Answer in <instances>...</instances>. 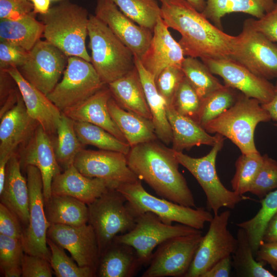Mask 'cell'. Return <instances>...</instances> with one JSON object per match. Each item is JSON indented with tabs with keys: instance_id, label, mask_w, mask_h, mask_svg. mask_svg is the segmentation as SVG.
Listing matches in <instances>:
<instances>
[{
	"instance_id": "cell-1",
	"label": "cell",
	"mask_w": 277,
	"mask_h": 277,
	"mask_svg": "<svg viewBox=\"0 0 277 277\" xmlns=\"http://www.w3.org/2000/svg\"><path fill=\"white\" fill-rule=\"evenodd\" d=\"M161 16L169 28L179 32V43L185 56L195 58H231L236 36L211 23L186 0L161 3Z\"/></svg>"
},
{
	"instance_id": "cell-2",
	"label": "cell",
	"mask_w": 277,
	"mask_h": 277,
	"mask_svg": "<svg viewBox=\"0 0 277 277\" xmlns=\"http://www.w3.org/2000/svg\"><path fill=\"white\" fill-rule=\"evenodd\" d=\"M126 157L131 170L158 195L180 205L196 207L172 148L156 140L150 141L131 147Z\"/></svg>"
},
{
	"instance_id": "cell-3",
	"label": "cell",
	"mask_w": 277,
	"mask_h": 277,
	"mask_svg": "<svg viewBox=\"0 0 277 277\" xmlns=\"http://www.w3.org/2000/svg\"><path fill=\"white\" fill-rule=\"evenodd\" d=\"M44 27L43 36L66 56L91 62L86 46L89 14L84 7L69 0H62L48 12L39 15Z\"/></svg>"
},
{
	"instance_id": "cell-4",
	"label": "cell",
	"mask_w": 277,
	"mask_h": 277,
	"mask_svg": "<svg viewBox=\"0 0 277 277\" xmlns=\"http://www.w3.org/2000/svg\"><path fill=\"white\" fill-rule=\"evenodd\" d=\"M271 120L259 101L241 92L231 107L203 127L209 133H218L228 138L242 154H247L259 152L254 140L257 125Z\"/></svg>"
},
{
	"instance_id": "cell-5",
	"label": "cell",
	"mask_w": 277,
	"mask_h": 277,
	"mask_svg": "<svg viewBox=\"0 0 277 277\" xmlns=\"http://www.w3.org/2000/svg\"><path fill=\"white\" fill-rule=\"evenodd\" d=\"M91 63L105 85L123 77L135 67L134 55L95 15L88 27Z\"/></svg>"
},
{
	"instance_id": "cell-6",
	"label": "cell",
	"mask_w": 277,
	"mask_h": 277,
	"mask_svg": "<svg viewBox=\"0 0 277 277\" xmlns=\"http://www.w3.org/2000/svg\"><path fill=\"white\" fill-rule=\"evenodd\" d=\"M116 189L126 200V205L135 218L146 212L155 214L163 223L174 222L201 230L213 219L204 208L195 209L180 205L164 198L156 197L143 187L141 180L118 185Z\"/></svg>"
},
{
	"instance_id": "cell-7",
	"label": "cell",
	"mask_w": 277,
	"mask_h": 277,
	"mask_svg": "<svg viewBox=\"0 0 277 277\" xmlns=\"http://www.w3.org/2000/svg\"><path fill=\"white\" fill-rule=\"evenodd\" d=\"M88 208V223L95 232L101 257L117 235L134 228L136 218L127 207L125 197L114 188L108 190Z\"/></svg>"
},
{
	"instance_id": "cell-8",
	"label": "cell",
	"mask_w": 277,
	"mask_h": 277,
	"mask_svg": "<svg viewBox=\"0 0 277 277\" xmlns=\"http://www.w3.org/2000/svg\"><path fill=\"white\" fill-rule=\"evenodd\" d=\"M225 137L219 134V137L210 151L205 156L195 158L183 152L174 151L179 164L185 167L195 178L207 198L208 210L213 215L217 214L220 209L226 207L233 209L241 201L245 199L233 191L227 189L220 180L215 168L218 152L224 145Z\"/></svg>"
},
{
	"instance_id": "cell-9",
	"label": "cell",
	"mask_w": 277,
	"mask_h": 277,
	"mask_svg": "<svg viewBox=\"0 0 277 277\" xmlns=\"http://www.w3.org/2000/svg\"><path fill=\"white\" fill-rule=\"evenodd\" d=\"M105 85L91 62L70 56L62 79L47 96L62 112L83 102Z\"/></svg>"
},
{
	"instance_id": "cell-10",
	"label": "cell",
	"mask_w": 277,
	"mask_h": 277,
	"mask_svg": "<svg viewBox=\"0 0 277 277\" xmlns=\"http://www.w3.org/2000/svg\"><path fill=\"white\" fill-rule=\"evenodd\" d=\"M183 225L163 223L155 214L146 212L136 217L135 225L130 231L117 235L113 242L133 247L142 264L149 262L154 249L170 239L201 232Z\"/></svg>"
},
{
	"instance_id": "cell-11",
	"label": "cell",
	"mask_w": 277,
	"mask_h": 277,
	"mask_svg": "<svg viewBox=\"0 0 277 277\" xmlns=\"http://www.w3.org/2000/svg\"><path fill=\"white\" fill-rule=\"evenodd\" d=\"M231 58L259 76L277 78V44L254 29L248 19L236 36Z\"/></svg>"
},
{
	"instance_id": "cell-12",
	"label": "cell",
	"mask_w": 277,
	"mask_h": 277,
	"mask_svg": "<svg viewBox=\"0 0 277 277\" xmlns=\"http://www.w3.org/2000/svg\"><path fill=\"white\" fill-rule=\"evenodd\" d=\"M29 190V223L22 242L25 253L42 256L49 262L50 250L47 243L50 225L45 210L43 183L39 170L32 165L25 169Z\"/></svg>"
},
{
	"instance_id": "cell-13",
	"label": "cell",
	"mask_w": 277,
	"mask_h": 277,
	"mask_svg": "<svg viewBox=\"0 0 277 277\" xmlns=\"http://www.w3.org/2000/svg\"><path fill=\"white\" fill-rule=\"evenodd\" d=\"M202 233L174 237L160 244L142 276H185L203 238Z\"/></svg>"
},
{
	"instance_id": "cell-14",
	"label": "cell",
	"mask_w": 277,
	"mask_h": 277,
	"mask_svg": "<svg viewBox=\"0 0 277 277\" xmlns=\"http://www.w3.org/2000/svg\"><path fill=\"white\" fill-rule=\"evenodd\" d=\"M68 58L56 47L40 39L28 52L25 62L18 69L29 83L47 95L63 74Z\"/></svg>"
},
{
	"instance_id": "cell-15",
	"label": "cell",
	"mask_w": 277,
	"mask_h": 277,
	"mask_svg": "<svg viewBox=\"0 0 277 277\" xmlns=\"http://www.w3.org/2000/svg\"><path fill=\"white\" fill-rule=\"evenodd\" d=\"M230 216L229 210L213 215L185 277H201L215 263L234 252L238 241L227 228Z\"/></svg>"
},
{
	"instance_id": "cell-16",
	"label": "cell",
	"mask_w": 277,
	"mask_h": 277,
	"mask_svg": "<svg viewBox=\"0 0 277 277\" xmlns=\"http://www.w3.org/2000/svg\"><path fill=\"white\" fill-rule=\"evenodd\" d=\"M73 165L85 176L102 179L115 189L139 180L128 166L126 155L120 152L84 148L76 156Z\"/></svg>"
},
{
	"instance_id": "cell-17",
	"label": "cell",
	"mask_w": 277,
	"mask_h": 277,
	"mask_svg": "<svg viewBox=\"0 0 277 277\" xmlns=\"http://www.w3.org/2000/svg\"><path fill=\"white\" fill-rule=\"evenodd\" d=\"M211 72L221 76L225 85L255 98L261 104L269 102L274 93V85L259 76L232 58L202 59Z\"/></svg>"
},
{
	"instance_id": "cell-18",
	"label": "cell",
	"mask_w": 277,
	"mask_h": 277,
	"mask_svg": "<svg viewBox=\"0 0 277 277\" xmlns=\"http://www.w3.org/2000/svg\"><path fill=\"white\" fill-rule=\"evenodd\" d=\"M47 238L69 252L81 267H89L96 270L100 259L96 236L93 227L88 223L72 226L50 224Z\"/></svg>"
},
{
	"instance_id": "cell-19",
	"label": "cell",
	"mask_w": 277,
	"mask_h": 277,
	"mask_svg": "<svg viewBox=\"0 0 277 277\" xmlns=\"http://www.w3.org/2000/svg\"><path fill=\"white\" fill-rule=\"evenodd\" d=\"M94 15L134 55L138 58L143 55L150 45L153 31L136 24L109 0H97Z\"/></svg>"
},
{
	"instance_id": "cell-20",
	"label": "cell",
	"mask_w": 277,
	"mask_h": 277,
	"mask_svg": "<svg viewBox=\"0 0 277 277\" xmlns=\"http://www.w3.org/2000/svg\"><path fill=\"white\" fill-rule=\"evenodd\" d=\"M18 157L21 169L25 170L27 166L32 165L39 170L44 203L47 202L51 195L52 180L61 172V168L56 160L53 142L41 126H37L30 139L23 146Z\"/></svg>"
},
{
	"instance_id": "cell-21",
	"label": "cell",
	"mask_w": 277,
	"mask_h": 277,
	"mask_svg": "<svg viewBox=\"0 0 277 277\" xmlns=\"http://www.w3.org/2000/svg\"><path fill=\"white\" fill-rule=\"evenodd\" d=\"M168 28L162 17H160L153 29L150 45L139 58L144 67L154 79L168 67H182L185 57L181 45L172 37Z\"/></svg>"
},
{
	"instance_id": "cell-22",
	"label": "cell",
	"mask_w": 277,
	"mask_h": 277,
	"mask_svg": "<svg viewBox=\"0 0 277 277\" xmlns=\"http://www.w3.org/2000/svg\"><path fill=\"white\" fill-rule=\"evenodd\" d=\"M38 125L27 112L19 92L16 103L1 117L0 159L11 157L18 146L25 145Z\"/></svg>"
},
{
	"instance_id": "cell-23",
	"label": "cell",
	"mask_w": 277,
	"mask_h": 277,
	"mask_svg": "<svg viewBox=\"0 0 277 277\" xmlns=\"http://www.w3.org/2000/svg\"><path fill=\"white\" fill-rule=\"evenodd\" d=\"M6 70L14 81L29 115L51 137L56 134L62 112L46 95L29 83L18 68L10 67Z\"/></svg>"
},
{
	"instance_id": "cell-24",
	"label": "cell",
	"mask_w": 277,
	"mask_h": 277,
	"mask_svg": "<svg viewBox=\"0 0 277 277\" xmlns=\"http://www.w3.org/2000/svg\"><path fill=\"white\" fill-rule=\"evenodd\" d=\"M111 188H114L102 179L85 176L73 164L53 178L51 192L73 197L88 205Z\"/></svg>"
},
{
	"instance_id": "cell-25",
	"label": "cell",
	"mask_w": 277,
	"mask_h": 277,
	"mask_svg": "<svg viewBox=\"0 0 277 277\" xmlns=\"http://www.w3.org/2000/svg\"><path fill=\"white\" fill-rule=\"evenodd\" d=\"M105 85L83 102L62 112L74 121L89 123L102 127L127 143L110 113L108 102L112 95L108 86Z\"/></svg>"
},
{
	"instance_id": "cell-26",
	"label": "cell",
	"mask_w": 277,
	"mask_h": 277,
	"mask_svg": "<svg viewBox=\"0 0 277 277\" xmlns=\"http://www.w3.org/2000/svg\"><path fill=\"white\" fill-rule=\"evenodd\" d=\"M1 203L13 211L26 227L29 223V190L27 180L21 172L18 155L14 153L6 168L3 189L0 192Z\"/></svg>"
},
{
	"instance_id": "cell-27",
	"label": "cell",
	"mask_w": 277,
	"mask_h": 277,
	"mask_svg": "<svg viewBox=\"0 0 277 277\" xmlns=\"http://www.w3.org/2000/svg\"><path fill=\"white\" fill-rule=\"evenodd\" d=\"M167 117L172 132V148L182 152L202 145L213 146L217 141L219 134L213 136L193 120L177 112L171 105H166Z\"/></svg>"
},
{
	"instance_id": "cell-28",
	"label": "cell",
	"mask_w": 277,
	"mask_h": 277,
	"mask_svg": "<svg viewBox=\"0 0 277 277\" xmlns=\"http://www.w3.org/2000/svg\"><path fill=\"white\" fill-rule=\"evenodd\" d=\"M134 57L157 138L168 145L172 143V132L167 117L166 101L158 91L153 75L144 67L137 56Z\"/></svg>"
},
{
	"instance_id": "cell-29",
	"label": "cell",
	"mask_w": 277,
	"mask_h": 277,
	"mask_svg": "<svg viewBox=\"0 0 277 277\" xmlns=\"http://www.w3.org/2000/svg\"><path fill=\"white\" fill-rule=\"evenodd\" d=\"M142 265L133 247L113 242L101 255L96 274L100 277H131Z\"/></svg>"
},
{
	"instance_id": "cell-30",
	"label": "cell",
	"mask_w": 277,
	"mask_h": 277,
	"mask_svg": "<svg viewBox=\"0 0 277 277\" xmlns=\"http://www.w3.org/2000/svg\"><path fill=\"white\" fill-rule=\"evenodd\" d=\"M107 85L112 96L123 108L152 121L136 67L123 77Z\"/></svg>"
},
{
	"instance_id": "cell-31",
	"label": "cell",
	"mask_w": 277,
	"mask_h": 277,
	"mask_svg": "<svg viewBox=\"0 0 277 277\" xmlns=\"http://www.w3.org/2000/svg\"><path fill=\"white\" fill-rule=\"evenodd\" d=\"M108 108L113 120L131 147L157 138L151 120L123 108L112 96L108 102Z\"/></svg>"
},
{
	"instance_id": "cell-32",
	"label": "cell",
	"mask_w": 277,
	"mask_h": 277,
	"mask_svg": "<svg viewBox=\"0 0 277 277\" xmlns=\"http://www.w3.org/2000/svg\"><path fill=\"white\" fill-rule=\"evenodd\" d=\"M202 13L217 28L223 30L222 18L228 14L241 12L259 19L274 8L275 0H205Z\"/></svg>"
},
{
	"instance_id": "cell-33",
	"label": "cell",
	"mask_w": 277,
	"mask_h": 277,
	"mask_svg": "<svg viewBox=\"0 0 277 277\" xmlns=\"http://www.w3.org/2000/svg\"><path fill=\"white\" fill-rule=\"evenodd\" d=\"M33 11L17 19H0V41L19 46L29 51L40 40L44 25Z\"/></svg>"
},
{
	"instance_id": "cell-34",
	"label": "cell",
	"mask_w": 277,
	"mask_h": 277,
	"mask_svg": "<svg viewBox=\"0 0 277 277\" xmlns=\"http://www.w3.org/2000/svg\"><path fill=\"white\" fill-rule=\"evenodd\" d=\"M44 205L46 218L50 224L80 226L88 223V205L76 198L51 195Z\"/></svg>"
},
{
	"instance_id": "cell-35",
	"label": "cell",
	"mask_w": 277,
	"mask_h": 277,
	"mask_svg": "<svg viewBox=\"0 0 277 277\" xmlns=\"http://www.w3.org/2000/svg\"><path fill=\"white\" fill-rule=\"evenodd\" d=\"M54 148L56 160L61 168L65 170L73 164L77 154L84 148L74 128L73 120L62 112L58 123Z\"/></svg>"
},
{
	"instance_id": "cell-36",
	"label": "cell",
	"mask_w": 277,
	"mask_h": 277,
	"mask_svg": "<svg viewBox=\"0 0 277 277\" xmlns=\"http://www.w3.org/2000/svg\"><path fill=\"white\" fill-rule=\"evenodd\" d=\"M238 244L232 254V265L239 276L274 277L275 275L264 268V262L254 259L248 235L244 229L240 228L237 231Z\"/></svg>"
},
{
	"instance_id": "cell-37",
	"label": "cell",
	"mask_w": 277,
	"mask_h": 277,
	"mask_svg": "<svg viewBox=\"0 0 277 277\" xmlns=\"http://www.w3.org/2000/svg\"><path fill=\"white\" fill-rule=\"evenodd\" d=\"M261 204V208L255 216L248 221L236 224L246 232L255 256L263 242V235L268 223L277 212V189L262 199Z\"/></svg>"
},
{
	"instance_id": "cell-38",
	"label": "cell",
	"mask_w": 277,
	"mask_h": 277,
	"mask_svg": "<svg viewBox=\"0 0 277 277\" xmlns=\"http://www.w3.org/2000/svg\"><path fill=\"white\" fill-rule=\"evenodd\" d=\"M74 122L76 134L84 146L92 145L101 150L120 152L126 155L129 152L131 147L127 143L103 128L89 123Z\"/></svg>"
},
{
	"instance_id": "cell-39",
	"label": "cell",
	"mask_w": 277,
	"mask_h": 277,
	"mask_svg": "<svg viewBox=\"0 0 277 277\" xmlns=\"http://www.w3.org/2000/svg\"><path fill=\"white\" fill-rule=\"evenodd\" d=\"M182 69L185 77L201 99L223 86L208 67L197 58L185 57Z\"/></svg>"
},
{
	"instance_id": "cell-40",
	"label": "cell",
	"mask_w": 277,
	"mask_h": 277,
	"mask_svg": "<svg viewBox=\"0 0 277 277\" xmlns=\"http://www.w3.org/2000/svg\"><path fill=\"white\" fill-rule=\"evenodd\" d=\"M122 12L138 25L153 31L161 17V6L156 0H109Z\"/></svg>"
},
{
	"instance_id": "cell-41",
	"label": "cell",
	"mask_w": 277,
	"mask_h": 277,
	"mask_svg": "<svg viewBox=\"0 0 277 277\" xmlns=\"http://www.w3.org/2000/svg\"><path fill=\"white\" fill-rule=\"evenodd\" d=\"M235 89L225 85L202 99L197 123L202 127L231 107L239 96Z\"/></svg>"
},
{
	"instance_id": "cell-42",
	"label": "cell",
	"mask_w": 277,
	"mask_h": 277,
	"mask_svg": "<svg viewBox=\"0 0 277 277\" xmlns=\"http://www.w3.org/2000/svg\"><path fill=\"white\" fill-rule=\"evenodd\" d=\"M263 160L259 152L242 153L235 162V173L231 181L232 191L240 195L249 192Z\"/></svg>"
},
{
	"instance_id": "cell-43",
	"label": "cell",
	"mask_w": 277,
	"mask_h": 277,
	"mask_svg": "<svg viewBox=\"0 0 277 277\" xmlns=\"http://www.w3.org/2000/svg\"><path fill=\"white\" fill-rule=\"evenodd\" d=\"M50 250V264L57 277H92L96 276V270L89 267H81L64 249L47 238Z\"/></svg>"
},
{
	"instance_id": "cell-44",
	"label": "cell",
	"mask_w": 277,
	"mask_h": 277,
	"mask_svg": "<svg viewBox=\"0 0 277 277\" xmlns=\"http://www.w3.org/2000/svg\"><path fill=\"white\" fill-rule=\"evenodd\" d=\"M202 99L185 77L178 87L171 106L181 114L197 122Z\"/></svg>"
},
{
	"instance_id": "cell-45",
	"label": "cell",
	"mask_w": 277,
	"mask_h": 277,
	"mask_svg": "<svg viewBox=\"0 0 277 277\" xmlns=\"http://www.w3.org/2000/svg\"><path fill=\"white\" fill-rule=\"evenodd\" d=\"M263 156L262 164L249 191L261 199L277 189V161L266 154Z\"/></svg>"
},
{
	"instance_id": "cell-46",
	"label": "cell",
	"mask_w": 277,
	"mask_h": 277,
	"mask_svg": "<svg viewBox=\"0 0 277 277\" xmlns=\"http://www.w3.org/2000/svg\"><path fill=\"white\" fill-rule=\"evenodd\" d=\"M184 77L182 67L171 66L163 69L155 79L157 89L166 105H172L174 94Z\"/></svg>"
},
{
	"instance_id": "cell-47",
	"label": "cell",
	"mask_w": 277,
	"mask_h": 277,
	"mask_svg": "<svg viewBox=\"0 0 277 277\" xmlns=\"http://www.w3.org/2000/svg\"><path fill=\"white\" fill-rule=\"evenodd\" d=\"M25 253L21 240L0 234V268L2 272L21 267Z\"/></svg>"
},
{
	"instance_id": "cell-48",
	"label": "cell",
	"mask_w": 277,
	"mask_h": 277,
	"mask_svg": "<svg viewBox=\"0 0 277 277\" xmlns=\"http://www.w3.org/2000/svg\"><path fill=\"white\" fill-rule=\"evenodd\" d=\"M28 52L17 45L0 41V69L19 68L25 62Z\"/></svg>"
},
{
	"instance_id": "cell-49",
	"label": "cell",
	"mask_w": 277,
	"mask_h": 277,
	"mask_svg": "<svg viewBox=\"0 0 277 277\" xmlns=\"http://www.w3.org/2000/svg\"><path fill=\"white\" fill-rule=\"evenodd\" d=\"M50 262L38 255L24 253L21 267L23 277H51L52 272Z\"/></svg>"
},
{
	"instance_id": "cell-50",
	"label": "cell",
	"mask_w": 277,
	"mask_h": 277,
	"mask_svg": "<svg viewBox=\"0 0 277 277\" xmlns=\"http://www.w3.org/2000/svg\"><path fill=\"white\" fill-rule=\"evenodd\" d=\"M18 216L4 204L0 203V234L21 240L24 231Z\"/></svg>"
},
{
	"instance_id": "cell-51",
	"label": "cell",
	"mask_w": 277,
	"mask_h": 277,
	"mask_svg": "<svg viewBox=\"0 0 277 277\" xmlns=\"http://www.w3.org/2000/svg\"><path fill=\"white\" fill-rule=\"evenodd\" d=\"M29 0H0V19H17L33 11Z\"/></svg>"
},
{
	"instance_id": "cell-52",
	"label": "cell",
	"mask_w": 277,
	"mask_h": 277,
	"mask_svg": "<svg viewBox=\"0 0 277 277\" xmlns=\"http://www.w3.org/2000/svg\"><path fill=\"white\" fill-rule=\"evenodd\" d=\"M248 20L254 29L272 42L277 43V2L272 10L262 17Z\"/></svg>"
},
{
	"instance_id": "cell-53",
	"label": "cell",
	"mask_w": 277,
	"mask_h": 277,
	"mask_svg": "<svg viewBox=\"0 0 277 277\" xmlns=\"http://www.w3.org/2000/svg\"><path fill=\"white\" fill-rule=\"evenodd\" d=\"M255 259L269 264L272 269L277 271V242H264L260 246L255 255Z\"/></svg>"
},
{
	"instance_id": "cell-54",
	"label": "cell",
	"mask_w": 277,
	"mask_h": 277,
	"mask_svg": "<svg viewBox=\"0 0 277 277\" xmlns=\"http://www.w3.org/2000/svg\"><path fill=\"white\" fill-rule=\"evenodd\" d=\"M232 265L231 256H228L215 263L201 277H228Z\"/></svg>"
},
{
	"instance_id": "cell-55",
	"label": "cell",
	"mask_w": 277,
	"mask_h": 277,
	"mask_svg": "<svg viewBox=\"0 0 277 277\" xmlns=\"http://www.w3.org/2000/svg\"><path fill=\"white\" fill-rule=\"evenodd\" d=\"M263 242H277V212L268 223L264 233Z\"/></svg>"
},
{
	"instance_id": "cell-56",
	"label": "cell",
	"mask_w": 277,
	"mask_h": 277,
	"mask_svg": "<svg viewBox=\"0 0 277 277\" xmlns=\"http://www.w3.org/2000/svg\"><path fill=\"white\" fill-rule=\"evenodd\" d=\"M269 113L271 120L275 121L277 127V81L274 85V93L272 98L268 103L261 104Z\"/></svg>"
},
{
	"instance_id": "cell-57",
	"label": "cell",
	"mask_w": 277,
	"mask_h": 277,
	"mask_svg": "<svg viewBox=\"0 0 277 277\" xmlns=\"http://www.w3.org/2000/svg\"><path fill=\"white\" fill-rule=\"evenodd\" d=\"M33 4V11L39 15L47 13L50 8V0H29Z\"/></svg>"
},
{
	"instance_id": "cell-58",
	"label": "cell",
	"mask_w": 277,
	"mask_h": 277,
	"mask_svg": "<svg viewBox=\"0 0 277 277\" xmlns=\"http://www.w3.org/2000/svg\"><path fill=\"white\" fill-rule=\"evenodd\" d=\"M10 158V157L0 159V192L4 187L7 165Z\"/></svg>"
},
{
	"instance_id": "cell-59",
	"label": "cell",
	"mask_w": 277,
	"mask_h": 277,
	"mask_svg": "<svg viewBox=\"0 0 277 277\" xmlns=\"http://www.w3.org/2000/svg\"><path fill=\"white\" fill-rule=\"evenodd\" d=\"M5 277H19L22 276V267H14L8 269L2 272Z\"/></svg>"
},
{
	"instance_id": "cell-60",
	"label": "cell",
	"mask_w": 277,
	"mask_h": 277,
	"mask_svg": "<svg viewBox=\"0 0 277 277\" xmlns=\"http://www.w3.org/2000/svg\"><path fill=\"white\" fill-rule=\"evenodd\" d=\"M199 12H203L205 5V0H186Z\"/></svg>"
},
{
	"instance_id": "cell-61",
	"label": "cell",
	"mask_w": 277,
	"mask_h": 277,
	"mask_svg": "<svg viewBox=\"0 0 277 277\" xmlns=\"http://www.w3.org/2000/svg\"><path fill=\"white\" fill-rule=\"evenodd\" d=\"M159 1H160L161 2V3H162L165 2H166V1H167L168 0H159Z\"/></svg>"
},
{
	"instance_id": "cell-62",
	"label": "cell",
	"mask_w": 277,
	"mask_h": 277,
	"mask_svg": "<svg viewBox=\"0 0 277 277\" xmlns=\"http://www.w3.org/2000/svg\"><path fill=\"white\" fill-rule=\"evenodd\" d=\"M50 1H61L62 0H50Z\"/></svg>"
}]
</instances>
